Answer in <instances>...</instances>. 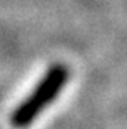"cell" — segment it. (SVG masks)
Returning <instances> with one entry per match:
<instances>
[{
    "label": "cell",
    "mask_w": 127,
    "mask_h": 129,
    "mask_svg": "<svg viewBox=\"0 0 127 129\" xmlns=\"http://www.w3.org/2000/svg\"><path fill=\"white\" fill-rule=\"evenodd\" d=\"M68 77L70 71L65 65L56 64L50 67L44 77L41 79V82L36 86V89L31 92V95L15 110V113L12 114L13 126L19 129L30 126L34 119L56 100V96L67 85Z\"/></svg>",
    "instance_id": "1"
}]
</instances>
